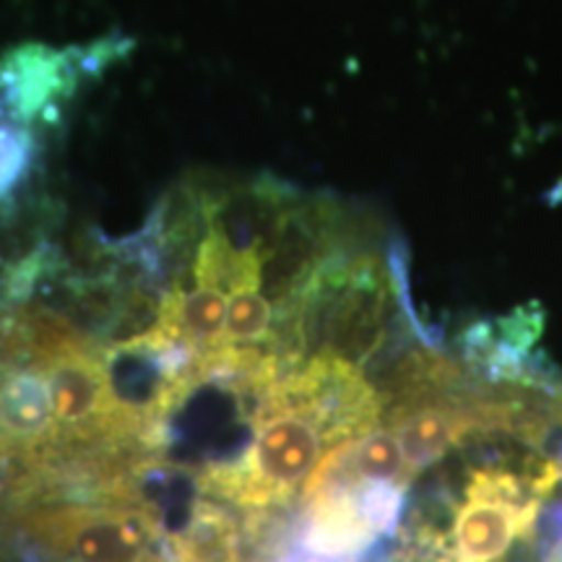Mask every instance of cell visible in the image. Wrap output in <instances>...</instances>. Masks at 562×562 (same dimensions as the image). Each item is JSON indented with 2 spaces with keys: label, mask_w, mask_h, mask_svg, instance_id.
<instances>
[{
  "label": "cell",
  "mask_w": 562,
  "mask_h": 562,
  "mask_svg": "<svg viewBox=\"0 0 562 562\" xmlns=\"http://www.w3.org/2000/svg\"><path fill=\"white\" fill-rule=\"evenodd\" d=\"M544 562H562V539H560L558 544H554V550L547 554Z\"/></svg>",
  "instance_id": "cell-6"
},
{
  "label": "cell",
  "mask_w": 562,
  "mask_h": 562,
  "mask_svg": "<svg viewBox=\"0 0 562 562\" xmlns=\"http://www.w3.org/2000/svg\"><path fill=\"white\" fill-rule=\"evenodd\" d=\"M37 159V138L32 125H24L0 112V203L16 199L32 180Z\"/></svg>",
  "instance_id": "cell-5"
},
{
  "label": "cell",
  "mask_w": 562,
  "mask_h": 562,
  "mask_svg": "<svg viewBox=\"0 0 562 562\" xmlns=\"http://www.w3.org/2000/svg\"><path fill=\"white\" fill-rule=\"evenodd\" d=\"M11 518L53 562H172L165 516L151 501L42 505Z\"/></svg>",
  "instance_id": "cell-2"
},
{
  "label": "cell",
  "mask_w": 562,
  "mask_h": 562,
  "mask_svg": "<svg viewBox=\"0 0 562 562\" xmlns=\"http://www.w3.org/2000/svg\"><path fill=\"white\" fill-rule=\"evenodd\" d=\"M273 331H277V305L261 286H240L227 294L222 347L271 351Z\"/></svg>",
  "instance_id": "cell-4"
},
{
  "label": "cell",
  "mask_w": 562,
  "mask_h": 562,
  "mask_svg": "<svg viewBox=\"0 0 562 562\" xmlns=\"http://www.w3.org/2000/svg\"><path fill=\"white\" fill-rule=\"evenodd\" d=\"M263 513H245L209 495L193 497L178 529H167L172 562H261Z\"/></svg>",
  "instance_id": "cell-3"
},
{
  "label": "cell",
  "mask_w": 562,
  "mask_h": 562,
  "mask_svg": "<svg viewBox=\"0 0 562 562\" xmlns=\"http://www.w3.org/2000/svg\"><path fill=\"white\" fill-rule=\"evenodd\" d=\"M562 482L554 453L529 459L524 472L482 467L469 474L446 533L414 526L406 531L404 562H503L516 542H537L542 501Z\"/></svg>",
  "instance_id": "cell-1"
}]
</instances>
